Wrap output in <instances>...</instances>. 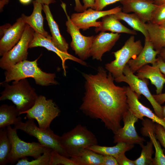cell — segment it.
<instances>
[{
  "instance_id": "6da1fadb",
  "label": "cell",
  "mask_w": 165,
  "mask_h": 165,
  "mask_svg": "<svg viewBox=\"0 0 165 165\" xmlns=\"http://www.w3.org/2000/svg\"><path fill=\"white\" fill-rule=\"evenodd\" d=\"M96 74L82 73L84 95L80 109L86 116L100 120L115 134L129 109L126 87L116 85L112 74L102 66Z\"/></svg>"
},
{
  "instance_id": "7a4b0ae2",
  "label": "cell",
  "mask_w": 165,
  "mask_h": 165,
  "mask_svg": "<svg viewBox=\"0 0 165 165\" xmlns=\"http://www.w3.org/2000/svg\"><path fill=\"white\" fill-rule=\"evenodd\" d=\"M30 61L25 60L19 62L6 70L5 80L8 82L11 81H19L28 78H33L36 83L42 86L56 85L58 84L55 79L54 73H47L43 72L38 67L37 61Z\"/></svg>"
},
{
  "instance_id": "3957f363",
  "label": "cell",
  "mask_w": 165,
  "mask_h": 165,
  "mask_svg": "<svg viewBox=\"0 0 165 165\" xmlns=\"http://www.w3.org/2000/svg\"><path fill=\"white\" fill-rule=\"evenodd\" d=\"M1 83L4 85L5 89L1 93L0 101H11L15 105L20 115L32 107L38 96L26 78L14 81L12 85L6 82Z\"/></svg>"
},
{
  "instance_id": "277c9868",
  "label": "cell",
  "mask_w": 165,
  "mask_h": 165,
  "mask_svg": "<svg viewBox=\"0 0 165 165\" xmlns=\"http://www.w3.org/2000/svg\"><path fill=\"white\" fill-rule=\"evenodd\" d=\"M61 145L70 158L78 156L85 149L97 144V138L87 128L78 124L60 136Z\"/></svg>"
},
{
  "instance_id": "5b68a950",
  "label": "cell",
  "mask_w": 165,
  "mask_h": 165,
  "mask_svg": "<svg viewBox=\"0 0 165 165\" xmlns=\"http://www.w3.org/2000/svg\"><path fill=\"white\" fill-rule=\"evenodd\" d=\"M34 121V119H28L24 122L21 120L15 124L13 128L36 138L38 142L45 147L69 157L61 145L60 136L55 134L50 127L42 129L38 127Z\"/></svg>"
},
{
  "instance_id": "8992f818",
  "label": "cell",
  "mask_w": 165,
  "mask_h": 165,
  "mask_svg": "<svg viewBox=\"0 0 165 165\" xmlns=\"http://www.w3.org/2000/svg\"><path fill=\"white\" fill-rule=\"evenodd\" d=\"M143 48L140 40H135L132 35L127 39L120 50L114 52L115 59L105 65L106 70L110 72L114 79L123 75V68L131 59L136 57Z\"/></svg>"
},
{
  "instance_id": "52a82bcc",
  "label": "cell",
  "mask_w": 165,
  "mask_h": 165,
  "mask_svg": "<svg viewBox=\"0 0 165 165\" xmlns=\"http://www.w3.org/2000/svg\"><path fill=\"white\" fill-rule=\"evenodd\" d=\"M8 136L12 145L9 163L14 164L20 159L31 156L34 159L41 156L47 147L39 142H27L21 140L17 134V130L11 126L6 127Z\"/></svg>"
},
{
  "instance_id": "ba28073f",
  "label": "cell",
  "mask_w": 165,
  "mask_h": 165,
  "mask_svg": "<svg viewBox=\"0 0 165 165\" xmlns=\"http://www.w3.org/2000/svg\"><path fill=\"white\" fill-rule=\"evenodd\" d=\"M60 112L59 108L52 99L47 100L43 95L38 96L34 105L24 113L26 118L35 119L38 127L45 129L50 127L53 120L57 117Z\"/></svg>"
},
{
  "instance_id": "9c48e42d",
  "label": "cell",
  "mask_w": 165,
  "mask_h": 165,
  "mask_svg": "<svg viewBox=\"0 0 165 165\" xmlns=\"http://www.w3.org/2000/svg\"><path fill=\"white\" fill-rule=\"evenodd\" d=\"M123 75L115 79V81L117 82H124L127 83L131 90L136 93L139 99L141 94L144 96L152 106L155 114L163 118L162 107L151 93L148 87L147 80L145 79H139L134 75L127 64L123 68Z\"/></svg>"
},
{
  "instance_id": "30bf717a",
  "label": "cell",
  "mask_w": 165,
  "mask_h": 165,
  "mask_svg": "<svg viewBox=\"0 0 165 165\" xmlns=\"http://www.w3.org/2000/svg\"><path fill=\"white\" fill-rule=\"evenodd\" d=\"M35 31L29 25L26 26L22 36L19 42L0 60V67L6 70L10 67L22 61L26 60L28 49L32 39Z\"/></svg>"
},
{
  "instance_id": "8fae6325",
  "label": "cell",
  "mask_w": 165,
  "mask_h": 165,
  "mask_svg": "<svg viewBox=\"0 0 165 165\" xmlns=\"http://www.w3.org/2000/svg\"><path fill=\"white\" fill-rule=\"evenodd\" d=\"M61 6L67 18L65 24L67 31L72 37L71 47L79 58L84 61L90 57V50L94 36H86L82 34L80 29L73 24L68 15L65 4L62 2Z\"/></svg>"
},
{
  "instance_id": "7c38bea8",
  "label": "cell",
  "mask_w": 165,
  "mask_h": 165,
  "mask_svg": "<svg viewBox=\"0 0 165 165\" xmlns=\"http://www.w3.org/2000/svg\"><path fill=\"white\" fill-rule=\"evenodd\" d=\"M122 11V7H116L105 10L97 11L91 8L81 13L72 14L70 18L73 24L79 29L86 30L91 27H99L101 21L97 20L106 15L115 14Z\"/></svg>"
},
{
  "instance_id": "4fadbf2b",
  "label": "cell",
  "mask_w": 165,
  "mask_h": 165,
  "mask_svg": "<svg viewBox=\"0 0 165 165\" xmlns=\"http://www.w3.org/2000/svg\"><path fill=\"white\" fill-rule=\"evenodd\" d=\"M26 26L21 16L12 25L6 24L2 27L1 34H2L0 40V56H2L11 50L20 41Z\"/></svg>"
},
{
  "instance_id": "5bb4252c",
  "label": "cell",
  "mask_w": 165,
  "mask_h": 165,
  "mask_svg": "<svg viewBox=\"0 0 165 165\" xmlns=\"http://www.w3.org/2000/svg\"><path fill=\"white\" fill-rule=\"evenodd\" d=\"M138 119L128 109L122 119L123 127L114 134V143L123 142L132 144H138L140 146L143 144L145 140L138 135L135 127V124Z\"/></svg>"
},
{
  "instance_id": "9a60e30c",
  "label": "cell",
  "mask_w": 165,
  "mask_h": 165,
  "mask_svg": "<svg viewBox=\"0 0 165 165\" xmlns=\"http://www.w3.org/2000/svg\"><path fill=\"white\" fill-rule=\"evenodd\" d=\"M120 36L118 33L101 32L94 36L90 50V57L93 59L101 61L103 55L111 50Z\"/></svg>"
},
{
  "instance_id": "2e32d148",
  "label": "cell",
  "mask_w": 165,
  "mask_h": 165,
  "mask_svg": "<svg viewBox=\"0 0 165 165\" xmlns=\"http://www.w3.org/2000/svg\"><path fill=\"white\" fill-rule=\"evenodd\" d=\"M122 11L126 13L133 12L144 22L150 21L152 16L158 5L149 0H122Z\"/></svg>"
},
{
  "instance_id": "e0dca14e",
  "label": "cell",
  "mask_w": 165,
  "mask_h": 165,
  "mask_svg": "<svg viewBox=\"0 0 165 165\" xmlns=\"http://www.w3.org/2000/svg\"><path fill=\"white\" fill-rule=\"evenodd\" d=\"M126 94L129 109L137 118L143 120L146 117L153 122L161 125L165 129V120L153 112L149 108L143 105L139 100L137 94L129 86L126 87Z\"/></svg>"
},
{
  "instance_id": "ac0fdd59",
  "label": "cell",
  "mask_w": 165,
  "mask_h": 165,
  "mask_svg": "<svg viewBox=\"0 0 165 165\" xmlns=\"http://www.w3.org/2000/svg\"><path fill=\"white\" fill-rule=\"evenodd\" d=\"M38 46L44 47L49 50L53 51L60 57L62 61V68L65 75L66 73L65 64L67 60L72 61L83 66L87 65V63L84 61H82L68 53L63 52L59 50L53 42L52 39L47 38L35 31L33 38L29 44V48Z\"/></svg>"
},
{
  "instance_id": "d6986e66",
  "label": "cell",
  "mask_w": 165,
  "mask_h": 165,
  "mask_svg": "<svg viewBox=\"0 0 165 165\" xmlns=\"http://www.w3.org/2000/svg\"><path fill=\"white\" fill-rule=\"evenodd\" d=\"M160 51L155 50L149 39H145L144 47L138 55L130 60L127 64L134 73L143 66L148 64L153 65L156 64V56Z\"/></svg>"
},
{
  "instance_id": "ffe728a7",
  "label": "cell",
  "mask_w": 165,
  "mask_h": 165,
  "mask_svg": "<svg viewBox=\"0 0 165 165\" xmlns=\"http://www.w3.org/2000/svg\"><path fill=\"white\" fill-rule=\"evenodd\" d=\"M136 75L141 79H149L156 88V94L162 93L165 83V76L162 73L156 63L154 65L147 64L142 66L137 72Z\"/></svg>"
},
{
  "instance_id": "44dd1931",
  "label": "cell",
  "mask_w": 165,
  "mask_h": 165,
  "mask_svg": "<svg viewBox=\"0 0 165 165\" xmlns=\"http://www.w3.org/2000/svg\"><path fill=\"white\" fill-rule=\"evenodd\" d=\"M33 10L31 15L29 16L22 14V17L25 23L31 26L35 32L42 35L46 38L52 39L51 36L46 31L43 27V18L42 14L43 10L42 5L33 1Z\"/></svg>"
},
{
  "instance_id": "7402d4cb",
  "label": "cell",
  "mask_w": 165,
  "mask_h": 165,
  "mask_svg": "<svg viewBox=\"0 0 165 165\" xmlns=\"http://www.w3.org/2000/svg\"><path fill=\"white\" fill-rule=\"evenodd\" d=\"M42 7L51 34L53 42L59 50L63 52L68 53V44L61 35L58 25L53 19L49 5H42Z\"/></svg>"
},
{
  "instance_id": "603a6c76",
  "label": "cell",
  "mask_w": 165,
  "mask_h": 165,
  "mask_svg": "<svg viewBox=\"0 0 165 165\" xmlns=\"http://www.w3.org/2000/svg\"><path fill=\"white\" fill-rule=\"evenodd\" d=\"M143 126L141 129V134L143 136L149 137L155 148V153L153 165H165V155L160 143L157 141L155 135V124L146 123L143 124Z\"/></svg>"
},
{
  "instance_id": "cb8c5ba5",
  "label": "cell",
  "mask_w": 165,
  "mask_h": 165,
  "mask_svg": "<svg viewBox=\"0 0 165 165\" xmlns=\"http://www.w3.org/2000/svg\"><path fill=\"white\" fill-rule=\"evenodd\" d=\"M95 31L96 33L99 31H109L118 33H125L133 35L137 34L135 31L129 29L122 24L114 14L106 15L102 17L101 25L96 28Z\"/></svg>"
},
{
  "instance_id": "d4e9b609",
  "label": "cell",
  "mask_w": 165,
  "mask_h": 165,
  "mask_svg": "<svg viewBox=\"0 0 165 165\" xmlns=\"http://www.w3.org/2000/svg\"><path fill=\"white\" fill-rule=\"evenodd\" d=\"M149 39L156 50L165 48V28L149 22L145 24Z\"/></svg>"
},
{
  "instance_id": "484cf974",
  "label": "cell",
  "mask_w": 165,
  "mask_h": 165,
  "mask_svg": "<svg viewBox=\"0 0 165 165\" xmlns=\"http://www.w3.org/2000/svg\"><path fill=\"white\" fill-rule=\"evenodd\" d=\"M114 146L108 147L101 146L97 144L91 146L87 149L103 156H110L116 158L121 154L132 149L134 146V144L120 142L117 143Z\"/></svg>"
},
{
  "instance_id": "4316f807",
  "label": "cell",
  "mask_w": 165,
  "mask_h": 165,
  "mask_svg": "<svg viewBox=\"0 0 165 165\" xmlns=\"http://www.w3.org/2000/svg\"><path fill=\"white\" fill-rule=\"evenodd\" d=\"M119 20L125 21L134 30L139 31L145 37V39H149L148 33L145 26V24L137 15L133 13H125L122 11L114 14Z\"/></svg>"
},
{
  "instance_id": "83f0119b",
  "label": "cell",
  "mask_w": 165,
  "mask_h": 165,
  "mask_svg": "<svg viewBox=\"0 0 165 165\" xmlns=\"http://www.w3.org/2000/svg\"><path fill=\"white\" fill-rule=\"evenodd\" d=\"M19 112L14 105L3 104L0 107V128L14 125L21 120Z\"/></svg>"
},
{
  "instance_id": "f1b7e54d",
  "label": "cell",
  "mask_w": 165,
  "mask_h": 165,
  "mask_svg": "<svg viewBox=\"0 0 165 165\" xmlns=\"http://www.w3.org/2000/svg\"><path fill=\"white\" fill-rule=\"evenodd\" d=\"M103 155L86 148L78 156L70 158L78 165H102Z\"/></svg>"
},
{
  "instance_id": "f546056e",
  "label": "cell",
  "mask_w": 165,
  "mask_h": 165,
  "mask_svg": "<svg viewBox=\"0 0 165 165\" xmlns=\"http://www.w3.org/2000/svg\"><path fill=\"white\" fill-rule=\"evenodd\" d=\"M12 149V145L9 138L7 127L0 130V165L9 163Z\"/></svg>"
},
{
  "instance_id": "4dcf8cb0",
  "label": "cell",
  "mask_w": 165,
  "mask_h": 165,
  "mask_svg": "<svg viewBox=\"0 0 165 165\" xmlns=\"http://www.w3.org/2000/svg\"><path fill=\"white\" fill-rule=\"evenodd\" d=\"M140 146L142 148L141 154L138 159L134 160L135 165H153L152 156L154 151L152 142L150 140L147 142L146 145L142 144Z\"/></svg>"
},
{
  "instance_id": "1f68e13d",
  "label": "cell",
  "mask_w": 165,
  "mask_h": 165,
  "mask_svg": "<svg viewBox=\"0 0 165 165\" xmlns=\"http://www.w3.org/2000/svg\"><path fill=\"white\" fill-rule=\"evenodd\" d=\"M52 149L47 148L44 152L38 158L29 161L24 157L19 160L16 165H49L50 155Z\"/></svg>"
},
{
  "instance_id": "d6a6232c",
  "label": "cell",
  "mask_w": 165,
  "mask_h": 165,
  "mask_svg": "<svg viewBox=\"0 0 165 165\" xmlns=\"http://www.w3.org/2000/svg\"><path fill=\"white\" fill-rule=\"evenodd\" d=\"M68 157L52 150L51 153L49 165H78L75 162Z\"/></svg>"
},
{
  "instance_id": "836d02e7",
  "label": "cell",
  "mask_w": 165,
  "mask_h": 165,
  "mask_svg": "<svg viewBox=\"0 0 165 165\" xmlns=\"http://www.w3.org/2000/svg\"><path fill=\"white\" fill-rule=\"evenodd\" d=\"M165 21V3L158 5L152 16L150 22L160 25Z\"/></svg>"
},
{
  "instance_id": "e575fe53",
  "label": "cell",
  "mask_w": 165,
  "mask_h": 165,
  "mask_svg": "<svg viewBox=\"0 0 165 165\" xmlns=\"http://www.w3.org/2000/svg\"><path fill=\"white\" fill-rule=\"evenodd\" d=\"M155 134L157 139L165 149V129L161 125L156 123Z\"/></svg>"
},
{
  "instance_id": "d590c367",
  "label": "cell",
  "mask_w": 165,
  "mask_h": 165,
  "mask_svg": "<svg viewBox=\"0 0 165 165\" xmlns=\"http://www.w3.org/2000/svg\"><path fill=\"white\" fill-rule=\"evenodd\" d=\"M122 0H95L94 9L97 11H102L106 6L113 4Z\"/></svg>"
},
{
  "instance_id": "8d00e7d4",
  "label": "cell",
  "mask_w": 165,
  "mask_h": 165,
  "mask_svg": "<svg viewBox=\"0 0 165 165\" xmlns=\"http://www.w3.org/2000/svg\"><path fill=\"white\" fill-rule=\"evenodd\" d=\"M119 165H135L134 161L127 158L123 153L116 158Z\"/></svg>"
},
{
  "instance_id": "74e56055",
  "label": "cell",
  "mask_w": 165,
  "mask_h": 165,
  "mask_svg": "<svg viewBox=\"0 0 165 165\" xmlns=\"http://www.w3.org/2000/svg\"><path fill=\"white\" fill-rule=\"evenodd\" d=\"M102 165H119L114 157L110 156H103Z\"/></svg>"
},
{
  "instance_id": "f35d334b",
  "label": "cell",
  "mask_w": 165,
  "mask_h": 165,
  "mask_svg": "<svg viewBox=\"0 0 165 165\" xmlns=\"http://www.w3.org/2000/svg\"><path fill=\"white\" fill-rule=\"evenodd\" d=\"M156 63L158 65L162 73L165 75V62L160 57L157 58Z\"/></svg>"
},
{
  "instance_id": "ab89813d",
  "label": "cell",
  "mask_w": 165,
  "mask_h": 165,
  "mask_svg": "<svg viewBox=\"0 0 165 165\" xmlns=\"http://www.w3.org/2000/svg\"><path fill=\"white\" fill-rule=\"evenodd\" d=\"M85 10L88 8L94 9L95 0H82Z\"/></svg>"
},
{
  "instance_id": "60d3db41",
  "label": "cell",
  "mask_w": 165,
  "mask_h": 165,
  "mask_svg": "<svg viewBox=\"0 0 165 165\" xmlns=\"http://www.w3.org/2000/svg\"><path fill=\"white\" fill-rule=\"evenodd\" d=\"M153 95L155 100L160 105L165 102V93Z\"/></svg>"
},
{
  "instance_id": "b9f144b4",
  "label": "cell",
  "mask_w": 165,
  "mask_h": 165,
  "mask_svg": "<svg viewBox=\"0 0 165 165\" xmlns=\"http://www.w3.org/2000/svg\"><path fill=\"white\" fill-rule=\"evenodd\" d=\"M75 10L78 13H81L85 11L83 6L82 5L79 0H75Z\"/></svg>"
},
{
  "instance_id": "7bdbcfd3",
  "label": "cell",
  "mask_w": 165,
  "mask_h": 165,
  "mask_svg": "<svg viewBox=\"0 0 165 165\" xmlns=\"http://www.w3.org/2000/svg\"><path fill=\"white\" fill-rule=\"evenodd\" d=\"M35 1L38 3H40L42 5H49L50 4L54 3L55 0H35Z\"/></svg>"
},
{
  "instance_id": "ee69618b",
  "label": "cell",
  "mask_w": 165,
  "mask_h": 165,
  "mask_svg": "<svg viewBox=\"0 0 165 165\" xmlns=\"http://www.w3.org/2000/svg\"><path fill=\"white\" fill-rule=\"evenodd\" d=\"M159 54H160V57L165 62V48L161 49Z\"/></svg>"
},
{
  "instance_id": "f6af8a7d",
  "label": "cell",
  "mask_w": 165,
  "mask_h": 165,
  "mask_svg": "<svg viewBox=\"0 0 165 165\" xmlns=\"http://www.w3.org/2000/svg\"><path fill=\"white\" fill-rule=\"evenodd\" d=\"M153 2L157 5L165 3V0H155Z\"/></svg>"
},
{
  "instance_id": "bcb514c9",
  "label": "cell",
  "mask_w": 165,
  "mask_h": 165,
  "mask_svg": "<svg viewBox=\"0 0 165 165\" xmlns=\"http://www.w3.org/2000/svg\"><path fill=\"white\" fill-rule=\"evenodd\" d=\"M9 0H2L0 1V9H2L4 5L7 3Z\"/></svg>"
},
{
  "instance_id": "7dc6e473",
  "label": "cell",
  "mask_w": 165,
  "mask_h": 165,
  "mask_svg": "<svg viewBox=\"0 0 165 165\" xmlns=\"http://www.w3.org/2000/svg\"><path fill=\"white\" fill-rule=\"evenodd\" d=\"M32 0H19L20 3L23 5H28L29 4Z\"/></svg>"
},
{
  "instance_id": "c3c4849f",
  "label": "cell",
  "mask_w": 165,
  "mask_h": 165,
  "mask_svg": "<svg viewBox=\"0 0 165 165\" xmlns=\"http://www.w3.org/2000/svg\"><path fill=\"white\" fill-rule=\"evenodd\" d=\"M162 114L163 119L165 120V105L162 106Z\"/></svg>"
},
{
  "instance_id": "681fc988",
  "label": "cell",
  "mask_w": 165,
  "mask_h": 165,
  "mask_svg": "<svg viewBox=\"0 0 165 165\" xmlns=\"http://www.w3.org/2000/svg\"><path fill=\"white\" fill-rule=\"evenodd\" d=\"M162 26L165 28V21L163 22L162 24H160Z\"/></svg>"
},
{
  "instance_id": "f907efd6",
  "label": "cell",
  "mask_w": 165,
  "mask_h": 165,
  "mask_svg": "<svg viewBox=\"0 0 165 165\" xmlns=\"http://www.w3.org/2000/svg\"><path fill=\"white\" fill-rule=\"evenodd\" d=\"M149 1H152V2H153L155 0H149Z\"/></svg>"
}]
</instances>
